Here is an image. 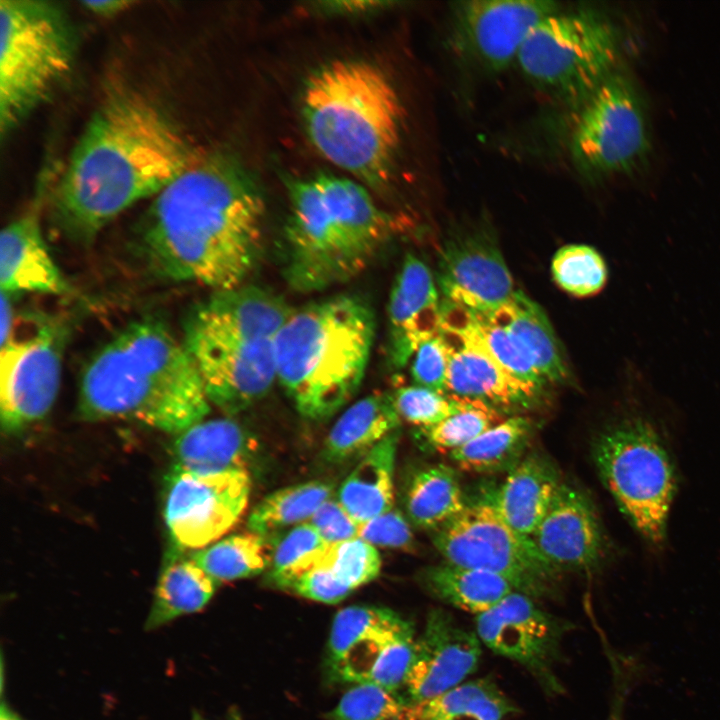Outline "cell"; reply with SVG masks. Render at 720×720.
Masks as SVG:
<instances>
[{"instance_id":"obj_1","label":"cell","mask_w":720,"mask_h":720,"mask_svg":"<svg viewBox=\"0 0 720 720\" xmlns=\"http://www.w3.org/2000/svg\"><path fill=\"white\" fill-rule=\"evenodd\" d=\"M199 152L151 99L127 88L112 91L90 117L55 186L52 222L69 240L88 244L127 208L155 197Z\"/></svg>"},{"instance_id":"obj_2","label":"cell","mask_w":720,"mask_h":720,"mask_svg":"<svg viewBox=\"0 0 720 720\" xmlns=\"http://www.w3.org/2000/svg\"><path fill=\"white\" fill-rule=\"evenodd\" d=\"M264 205L256 186L230 157L200 151L153 199L138 227L144 266L171 282L215 291L242 286L259 257Z\"/></svg>"},{"instance_id":"obj_3","label":"cell","mask_w":720,"mask_h":720,"mask_svg":"<svg viewBox=\"0 0 720 720\" xmlns=\"http://www.w3.org/2000/svg\"><path fill=\"white\" fill-rule=\"evenodd\" d=\"M210 402L183 341L159 320L118 331L89 359L78 391V416L121 420L177 435L205 419Z\"/></svg>"},{"instance_id":"obj_4","label":"cell","mask_w":720,"mask_h":720,"mask_svg":"<svg viewBox=\"0 0 720 720\" xmlns=\"http://www.w3.org/2000/svg\"><path fill=\"white\" fill-rule=\"evenodd\" d=\"M402 106L389 77L363 60H335L307 79L305 130L329 162L370 184L390 176L399 147Z\"/></svg>"},{"instance_id":"obj_5","label":"cell","mask_w":720,"mask_h":720,"mask_svg":"<svg viewBox=\"0 0 720 720\" xmlns=\"http://www.w3.org/2000/svg\"><path fill=\"white\" fill-rule=\"evenodd\" d=\"M292 310L254 287L215 291L188 316L183 342L210 404L238 413L276 379L274 340Z\"/></svg>"},{"instance_id":"obj_6","label":"cell","mask_w":720,"mask_h":720,"mask_svg":"<svg viewBox=\"0 0 720 720\" xmlns=\"http://www.w3.org/2000/svg\"><path fill=\"white\" fill-rule=\"evenodd\" d=\"M363 301L337 296L292 311L274 340L276 379L306 418L333 415L358 390L374 338Z\"/></svg>"},{"instance_id":"obj_7","label":"cell","mask_w":720,"mask_h":720,"mask_svg":"<svg viewBox=\"0 0 720 720\" xmlns=\"http://www.w3.org/2000/svg\"><path fill=\"white\" fill-rule=\"evenodd\" d=\"M630 377L629 405L597 437L593 458L622 512L647 542L659 547L666 535L676 477L656 424L641 404L645 375L632 364Z\"/></svg>"},{"instance_id":"obj_8","label":"cell","mask_w":720,"mask_h":720,"mask_svg":"<svg viewBox=\"0 0 720 720\" xmlns=\"http://www.w3.org/2000/svg\"><path fill=\"white\" fill-rule=\"evenodd\" d=\"M0 133L8 136L72 69L76 39L53 2L0 1Z\"/></svg>"},{"instance_id":"obj_9","label":"cell","mask_w":720,"mask_h":720,"mask_svg":"<svg viewBox=\"0 0 720 720\" xmlns=\"http://www.w3.org/2000/svg\"><path fill=\"white\" fill-rule=\"evenodd\" d=\"M618 57V34L606 17L559 9L532 29L516 63L533 85L577 110L616 71Z\"/></svg>"},{"instance_id":"obj_10","label":"cell","mask_w":720,"mask_h":720,"mask_svg":"<svg viewBox=\"0 0 720 720\" xmlns=\"http://www.w3.org/2000/svg\"><path fill=\"white\" fill-rule=\"evenodd\" d=\"M432 540L445 562L497 574L533 599L553 592L559 572L541 556L531 537L506 522L493 494L467 503L434 531Z\"/></svg>"},{"instance_id":"obj_11","label":"cell","mask_w":720,"mask_h":720,"mask_svg":"<svg viewBox=\"0 0 720 720\" xmlns=\"http://www.w3.org/2000/svg\"><path fill=\"white\" fill-rule=\"evenodd\" d=\"M570 155L591 179L631 174L646 161L651 137L645 105L632 80L613 72L577 109Z\"/></svg>"},{"instance_id":"obj_12","label":"cell","mask_w":720,"mask_h":720,"mask_svg":"<svg viewBox=\"0 0 720 720\" xmlns=\"http://www.w3.org/2000/svg\"><path fill=\"white\" fill-rule=\"evenodd\" d=\"M65 329L38 320L35 329L1 346L0 418L2 430L17 434L42 420L56 400L62 368Z\"/></svg>"},{"instance_id":"obj_13","label":"cell","mask_w":720,"mask_h":720,"mask_svg":"<svg viewBox=\"0 0 720 720\" xmlns=\"http://www.w3.org/2000/svg\"><path fill=\"white\" fill-rule=\"evenodd\" d=\"M250 490L248 472L198 474L171 467L163 509L170 545L195 551L217 541L244 513Z\"/></svg>"},{"instance_id":"obj_14","label":"cell","mask_w":720,"mask_h":720,"mask_svg":"<svg viewBox=\"0 0 720 720\" xmlns=\"http://www.w3.org/2000/svg\"><path fill=\"white\" fill-rule=\"evenodd\" d=\"M568 630L566 622L516 591L475 617V632L481 643L526 669L549 695L564 691L556 672Z\"/></svg>"},{"instance_id":"obj_15","label":"cell","mask_w":720,"mask_h":720,"mask_svg":"<svg viewBox=\"0 0 720 720\" xmlns=\"http://www.w3.org/2000/svg\"><path fill=\"white\" fill-rule=\"evenodd\" d=\"M286 278L296 291L315 292L359 273L332 221L316 177L288 184Z\"/></svg>"},{"instance_id":"obj_16","label":"cell","mask_w":720,"mask_h":720,"mask_svg":"<svg viewBox=\"0 0 720 720\" xmlns=\"http://www.w3.org/2000/svg\"><path fill=\"white\" fill-rule=\"evenodd\" d=\"M559 5L543 0H464L450 7V43L466 63L488 74L517 61L532 29Z\"/></svg>"},{"instance_id":"obj_17","label":"cell","mask_w":720,"mask_h":720,"mask_svg":"<svg viewBox=\"0 0 720 720\" xmlns=\"http://www.w3.org/2000/svg\"><path fill=\"white\" fill-rule=\"evenodd\" d=\"M481 641L446 611L431 610L416 639L405 690L406 701L419 704L460 685L477 669Z\"/></svg>"},{"instance_id":"obj_18","label":"cell","mask_w":720,"mask_h":720,"mask_svg":"<svg viewBox=\"0 0 720 720\" xmlns=\"http://www.w3.org/2000/svg\"><path fill=\"white\" fill-rule=\"evenodd\" d=\"M531 539L541 556L558 572L592 570L606 552L603 529L591 499L564 482Z\"/></svg>"},{"instance_id":"obj_19","label":"cell","mask_w":720,"mask_h":720,"mask_svg":"<svg viewBox=\"0 0 720 720\" xmlns=\"http://www.w3.org/2000/svg\"><path fill=\"white\" fill-rule=\"evenodd\" d=\"M437 283L445 302L490 315L516 290L498 250L479 236L449 243L442 251Z\"/></svg>"},{"instance_id":"obj_20","label":"cell","mask_w":720,"mask_h":720,"mask_svg":"<svg viewBox=\"0 0 720 720\" xmlns=\"http://www.w3.org/2000/svg\"><path fill=\"white\" fill-rule=\"evenodd\" d=\"M442 304L427 265L407 255L393 284L388 304V357L404 368L417 348L441 332Z\"/></svg>"},{"instance_id":"obj_21","label":"cell","mask_w":720,"mask_h":720,"mask_svg":"<svg viewBox=\"0 0 720 720\" xmlns=\"http://www.w3.org/2000/svg\"><path fill=\"white\" fill-rule=\"evenodd\" d=\"M447 354L446 394L481 401L503 412L527 408L542 389L511 377L482 350L457 333L441 329Z\"/></svg>"},{"instance_id":"obj_22","label":"cell","mask_w":720,"mask_h":720,"mask_svg":"<svg viewBox=\"0 0 720 720\" xmlns=\"http://www.w3.org/2000/svg\"><path fill=\"white\" fill-rule=\"evenodd\" d=\"M315 177L332 224L361 272L391 237L394 220L356 181L330 174Z\"/></svg>"},{"instance_id":"obj_23","label":"cell","mask_w":720,"mask_h":720,"mask_svg":"<svg viewBox=\"0 0 720 720\" xmlns=\"http://www.w3.org/2000/svg\"><path fill=\"white\" fill-rule=\"evenodd\" d=\"M39 209L35 204L1 231L0 286L10 296L20 292L50 295L70 292L45 242Z\"/></svg>"},{"instance_id":"obj_24","label":"cell","mask_w":720,"mask_h":720,"mask_svg":"<svg viewBox=\"0 0 720 720\" xmlns=\"http://www.w3.org/2000/svg\"><path fill=\"white\" fill-rule=\"evenodd\" d=\"M255 439L230 418L202 420L175 435L172 467L198 474L248 472Z\"/></svg>"},{"instance_id":"obj_25","label":"cell","mask_w":720,"mask_h":720,"mask_svg":"<svg viewBox=\"0 0 720 720\" xmlns=\"http://www.w3.org/2000/svg\"><path fill=\"white\" fill-rule=\"evenodd\" d=\"M562 483L552 462L539 454L525 456L493 493L494 504L506 522L531 537Z\"/></svg>"},{"instance_id":"obj_26","label":"cell","mask_w":720,"mask_h":720,"mask_svg":"<svg viewBox=\"0 0 720 720\" xmlns=\"http://www.w3.org/2000/svg\"><path fill=\"white\" fill-rule=\"evenodd\" d=\"M399 430L365 455L345 478L337 500L359 524L394 507V468Z\"/></svg>"},{"instance_id":"obj_27","label":"cell","mask_w":720,"mask_h":720,"mask_svg":"<svg viewBox=\"0 0 720 720\" xmlns=\"http://www.w3.org/2000/svg\"><path fill=\"white\" fill-rule=\"evenodd\" d=\"M400 416L393 396L373 393L350 406L335 422L324 444L332 463L360 458L384 438L399 430Z\"/></svg>"},{"instance_id":"obj_28","label":"cell","mask_w":720,"mask_h":720,"mask_svg":"<svg viewBox=\"0 0 720 720\" xmlns=\"http://www.w3.org/2000/svg\"><path fill=\"white\" fill-rule=\"evenodd\" d=\"M216 583L185 551L169 545L155 588L146 630L200 611L212 598Z\"/></svg>"},{"instance_id":"obj_29","label":"cell","mask_w":720,"mask_h":720,"mask_svg":"<svg viewBox=\"0 0 720 720\" xmlns=\"http://www.w3.org/2000/svg\"><path fill=\"white\" fill-rule=\"evenodd\" d=\"M441 329L465 338L511 377L543 390L547 381L531 358L516 339L488 315L444 302Z\"/></svg>"},{"instance_id":"obj_30","label":"cell","mask_w":720,"mask_h":720,"mask_svg":"<svg viewBox=\"0 0 720 720\" xmlns=\"http://www.w3.org/2000/svg\"><path fill=\"white\" fill-rule=\"evenodd\" d=\"M488 316L516 339L547 382L569 378L559 341L536 302L516 290L507 303Z\"/></svg>"},{"instance_id":"obj_31","label":"cell","mask_w":720,"mask_h":720,"mask_svg":"<svg viewBox=\"0 0 720 720\" xmlns=\"http://www.w3.org/2000/svg\"><path fill=\"white\" fill-rule=\"evenodd\" d=\"M420 582L436 599L475 616L490 610L515 591L497 574L448 562L423 569Z\"/></svg>"},{"instance_id":"obj_32","label":"cell","mask_w":720,"mask_h":720,"mask_svg":"<svg viewBox=\"0 0 720 720\" xmlns=\"http://www.w3.org/2000/svg\"><path fill=\"white\" fill-rule=\"evenodd\" d=\"M404 505L415 526L435 531L458 515L467 503L455 470L440 463L420 468L411 475Z\"/></svg>"},{"instance_id":"obj_33","label":"cell","mask_w":720,"mask_h":720,"mask_svg":"<svg viewBox=\"0 0 720 720\" xmlns=\"http://www.w3.org/2000/svg\"><path fill=\"white\" fill-rule=\"evenodd\" d=\"M533 432L534 423L529 418L507 417L449 456L465 471L509 472L524 458Z\"/></svg>"},{"instance_id":"obj_34","label":"cell","mask_w":720,"mask_h":720,"mask_svg":"<svg viewBox=\"0 0 720 720\" xmlns=\"http://www.w3.org/2000/svg\"><path fill=\"white\" fill-rule=\"evenodd\" d=\"M413 705L418 720H505L515 711L512 702L489 679L463 682Z\"/></svg>"},{"instance_id":"obj_35","label":"cell","mask_w":720,"mask_h":720,"mask_svg":"<svg viewBox=\"0 0 720 720\" xmlns=\"http://www.w3.org/2000/svg\"><path fill=\"white\" fill-rule=\"evenodd\" d=\"M272 552L263 535L250 531L218 539L189 555L220 583L261 573L270 566Z\"/></svg>"},{"instance_id":"obj_36","label":"cell","mask_w":720,"mask_h":720,"mask_svg":"<svg viewBox=\"0 0 720 720\" xmlns=\"http://www.w3.org/2000/svg\"><path fill=\"white\" fill-rule=\"evenodd\" d=\"M333 487L322 481L291 485L263 498L251 511V532L269 535L290 525L308 522L318 508L332 497Z\"/></svg>"},{"instance_id":"obj_37","label":"cell","mask_w":720,"mask_h":720,"mask_svg":"<svg viewBox=\"0 0 720 720\" xmlns=\"http://www.w3.org/2000/svg\"><path fill=\"white\" fill-rule=\"evenodd\" d=\"M330 720H418L416 708L398 694L371 683L355 684L328 713Z\"/></svg>"},{"instance_id":"obj_38","label":"cell","mask_w":720,"mask_h":720,"mask_svg":"<svg viewBox=\"0 0 720 720\" xmlns=\"http://www.w3.org/2000/svg\"><path fill=\"white\" fill-rule=\"evenodd\" d=\"M552 274L557 284L577 297L598 294L608 280V268L602 255L586 244L560 248L552 260Z\"/></svg>"},{"instance_id":"obj_39","label":"cell","mask_w":720,"mask_h":720,"mask_svg":"<svg viewBox=\"0 0 720 720\" xmlns=\"http://www.w3.org/2000/svg\"><path fill=\"white\" fill-rule=\"evenodd\" d=\"M406 619L391 609L356 605L334 617L328 642L329 664L337 662L356 643L393 629Z\"/></svg>"},{"instance_id":"obj_40","label":"cell","mask_w":720,"mask_h":720,"mask_svg":"<svg viewBox=\"0 0 720 720\" xmlns=\"http://www.w3.org/2000/svg\"><path fill=\"white\" fill-rule=\"evenodd\" d=\"M505 412L481 401L470 400L461 411L442 422L419 429L424 442L433 450L452 452L503 421Z\"/></svg>"},{"instance_id":"obj_41","label":"cell","mask_w":720,"mask_h":720,"mask_svg":"<svg viewBox=\"0 0 720 720\" xmlns=\"http://www.w3.org/2000/svg\"><path fill=\"white\" fill-rule=\"evenodd\" d=\"M319 560L352 591L374 580L381 569L377 549L361 538L328 544Z\"/></svg>"},{"instance_id":"obj_42","label":"cell","mask_w":720,"mask_h":720,"mask_svg":"<svg viewBox=\"0 0 720 720\" xmlns=\"http://www.w3.org/2000/svg\"><path fill=\"white\" fill-rule=\"evenodd\" d=\"M392 396L400 418L419 429L442 422L470 402L417 385L401 387Z\"/></svg>"},{"instance_id":"obj_43","label":"cell","mask_w":720,"mask_h":720,"mask_svg":"<svg viewBox=\"0 0 720 720\" xmlns=\"http://www.w3.org/2000/svg\"><path fill=\"white\" fill-rule=\"evenodd\" d=\"M327 545L309 522L296 525L273 549L269 573L271 583L279 587Z\"/></svg>"},{"instance_id":"obj_44","label":"cell","mask_w":720,"mask_h":720,"mask_svg":"<svg viewBox=\"0 0 720 720\" xmlns=\"http://www.w3.org/2000/svg\"><path fill=\"white\" fill-rule=\"evenodd\" d=\"M323 550L281 589L326 604L338 603L353 592L329 567L320 562L319 558Z\"/></svg>"},{"instance_id":"obj_45","label":"cell","mask_w":720,"mask_h":720,"mask_svg":"<svg viewBox=\"0 0 720 720\" xmlns=\"http://www.w3.org/2000/svg\"><path fill=\"white\" fill-rule=\"evenodd\" d=\"M410 371L414 385L446 394L448 354L441 332L417 348Z\"/></svg>"},{"instance_id":"obj_46","label":"cell","mask_w":720,"mask_h":720,"mask_svg":"<svg viewBox=\"0 0 720 720\" xmlns=\"http://www.w3.org/2000/svg\"><path fill=\"white\" fill-rule=\"evenodd\" d=\"M358 538L380 547L408 549L413 534L405 516L397 508L358 524Z\"/></svg>"},{"instance_id":"obj_47","label":"cell","mask_w":720,"mask_h":720,"mask_svg":"<svg viewBox=\"0 0 720 720\" xmlns=\"http://www.w3.org/2000/svg\"><path fill=\"white\" fill-rule=\"evenodd\" d=\"M308 522L327 544L358 538V523L332 497L318 508Z\"/></svg>"},{"instance_id":"obj_48","label":"cell","mask_w":720,"mask_h":720,"mask_svg":"<svg viewBox=\"0 0 720 720\" xmlns=\"http://www.w3.org/2000/svg\"><path fill=\"white\" fill-rule=\"evenodd\" d=\"M612 671L614 676V691L607 720H625V704L634 681L635 672L621 666L615 667Z\"/></svg>"},{"instance_id":"obj_49","label":"cell","mask_w":720,"mask_h":720,"mask_svg":"<svg viewBox=\"0 0 720 720\" xmlns=\"http://www.w3.org/2000/svg\"><path fill=\"white\" fill-rule=\"evenodd\" d=\"M134 4H136V2L130 0H95L81 2L84 9L100 17L116 16L128 10Z\"/></svg>"},{"instance_id":"obj_50","label":"cell","mask_w":720,"mask_h":720,"mask_svg":"<svg viewBox=\"0 0 720 720\" xmlns=\"http://www.w3.org/2000/svg\"><path fill=\"white\" fill-rule=\"evenodd\" d=\"M14 310L10 295L1 291L0 343L5 344L11 337L15 326Z\"/></svg>"},{"instance_id":"obj_51","label":"cell","mask_w":720,"mask_h":720,"mask_svg":"<svg viewBox=\"0 0 720 720\" xmlns=\"http://www.w3.org/2000/svg\"><path fill=\"white\" fill-rule=\"evenodd\" d=\"M386 2L379 1H344V2H326L323 9L333 12H363L377 9L378 6H384Z\"/></svg>"},{"instance_id":"obj_52","label":"cell","mask_w":720,"mask_h":720,"mask_svg":"<svg viewBox=\"0 0 720 720\" xmlns=\"http://www.w3.org/2000/svg\"><path fill=\"white\" fill-rule=\"evenodd\" d=\"M0 720H25L17 714L9 705L2 702L0 709Z\"/></svg>"},{"instance_id":"obj_53","label":"cell","mask_w":720,"mask_h":720,"mask_svg":"<svg viewBox=\"0 0 720 720\" xmlns=\"http://www.w3.org/2000/svg\"><path fill=\"white\" fill-rule=\"evenodd\" d=\"M193 720H209V719H207V718L203 717L202 715L194 712V713H193ZM225 720H239V719H238L236 716L231 715L230 717H228V718L225 719Z\"/></svg>"}]
</instances>
